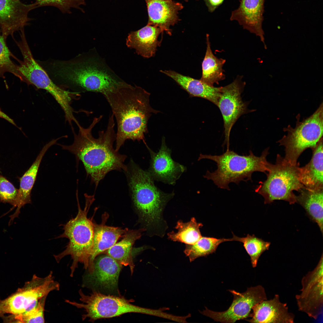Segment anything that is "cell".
Listing matches in <instances>:
<instances>
[{
  "label": "cell",
  "instance_id": "1",
  "mask_svg": "<svg viewBox=\"0 0 323 323\" xmlns=\"http://www.w3.org/2000/svg\"><path fill=\"white\" fill-rule=\"evenodd\" d=\"M50 75L60 87L78 93L91 92L103 95L129 85L115 74L95 49L69 60H54Z\"/></svg>",
  "mask_w": 323,
  "mask_h": 323
},
{
  "label": "cell",
  "instance_id": "2",
  "mask_svg": "<svg viewBox=\"0 0 323 323\" xmlns=\"http://www.w3.org/2000/svg\"><path fill=\"white\" fill-rule=\"evenodd\" d=\"M102 116L101 115L94 118L87 128L79 124L77 125L79 128L77 134L72 128L74 141L72 144H58L62 149L74 154L77 160L82 161L87 174L96 187L110 171L126 172L127 168V166L124 164L127 156L120 154L113 147L116 133L114 130L115 123L112 113L109 115L106 129L99 131L97 138H95L92 135V129Z\"/></svg>",
  "mask_w": 323,
  "mask_h": 323
},
{
  "label": "cell",
  "instance_id": "3",
  "mask_svg": "<svg viewBox=\"0 0 323 323\" xmlns=\"http://www.w3.org/2000/svg\"><path fill=\"white\" fill-rule=\"evenodd\" d=\"M150 94L141 87L129 84L103 95L109 104L117 124L115 150L118 151L127 139L145 141L147 123L153 113L160 112L150 103Z\"/></svg>",
  "mask_w": 323,
  "mask_h": 323
},
{
  "label": "cell",
  "instance_id": "4",
  "mask_svg": "<svg viewBox=\"0 0 323 323\" xmlns=\"http://www.w3.org/2000/svg\"><path fill=\"white\" fill-rule=\"evenodd\" d=\"M126 173L132 198L141 221L150 236L163 237L168 227L163 213L167 202L173 197V192L166 193L158 188L148 171L132 160Z\"/></svg>",
  "mask_w": 323,
  "mask_h": 323
},
{
  "label": "cell",
  "instance_id": "5",
  "mask_svg": "<svg viewBox=\"0 0 323 323\" xmlns=\"http://www.w3.org/2000/svg\"><path fill=\"white\" fill-rule=\"evenodd\" d=\"M269 149H265L260 157L255 156L251 150L246 155H239L229 149L219 156L201 153L198 160L207 159L215 162L217 169L213 172L207 170L204 178L212 180L218 188L229 190L230 183L238 185L242 181H252V176L255 172L266 173L268 162L266 157Z\"/></svg>",
  "mask_w": 323,
  "mask_h": 323
},
{
  "label": "cell",
  "instance_id": "6",
  "mask_svg": "<svg viewBox=\"0 0 323 323\" xmlns=\"http://www.w3.org/2000/svg\"><path fill=\"white\" fill-rule=\"evenodd\" d=\"M84 208L81 209L77 198L78 212L76 217L63 225V231L58 238H66L68 242L62 252L54 256L57 262L65 257L71 256L72 260L70 267V276L73 277L78 263L88 269L92 254L94 236V222L87 217L91 205L95 199L94 195L86 194Z\"/></svg>",
  "mask_w": 323,
  "mask_h": 323
},
{
  "label": "cell",
  "instance_id": "7",
  "mask_svg": "<svg viewBox=\"0 0 323 323\" xmlns=\"http://www.w3.org/2000/svg\"><path fill=\"white\" fill-rule=\"evenodd\" d=\"M299 164L293 165L278 154L275 164L268 162L267 179L260 182L256 192L264 198L265 204L283 200L292 204L296 202L294 191L299 192L305 187L298 176Z\"/></svg>",
  "mask_w": 323,
  "mask_h": 323
},
{
  "label": "cell",
  "instance_id": "8",
  "mask_svg": "<svg viewBox=\"0 0 323 323\" xmlns=\"http://www.w3.org/2000/svg\"><path fill=\"white\" fill-rule=\"evenodd\" d=\"M81 302L65 300L66 303L77 308L83 309L85 313L82 319L93 322L101 319L119 316L127 313H135L157 316V310L141 307L131 304L134 301L122 296L106 295L99 291H93L90 294H85L81 289L78 292Z\"/></svg>",
  "mask_w": 323,
  "mask_h": 323
},
{
  "label": "cell",
  "instance_id": "9",
  "mask_svg": "<svg viewBox=\"0 0 323 323\" xmlns=\"http://www.w3.org/2000/svg\"><path fill=\"white\" fill-rule=\"evenodd\" d=\"M323 108L322 103L313 114L301 121L300 114L298 115L295 128L289 125L284 129L287 135L278 142L284 147V158L291 164H298V159L302 153L307 148H315L322 138Z\"/></svg>",
  "mask_w": 323,
  "mask_h": 323
},
{
  "label": "cell",
  "instance_id": "10",
  "mask_svg": "<svg viewBox=\"0 0 323 323\" xmlns=\"http://www.w3.org/2000/svg\"><path fill=\"white\" fill-rule=\"evenodd\" d=\"M18 41L14 39L23 57V60L16 59L19 63L17 66L21 81L32 85L38 89L45 90L50 93L64 111L71 107L72 92L59 87L51 80L42 66L33 57L28 44L25 32L20 33Z\"/></svg>",
  "mask_w": 323,
  "mask_h": 323
},
{
  "label": "cell",
  "instance_id": "11",
  "mask_svg": "<svg viewBox=\"0 0 323 323\" xmlns=\"http://www.w3.org/2000/svg\"><path fill=\"white\" fill-rule=\"evenodd\" d=\"M60 289V284L55 280L53 272L44 277L34 275L23 287L7 298L0 300V317L7 313L22 314L33 308L42 297Z\"/></svg>",
  "mask_w": 323,
  "mask_h": 323
},
{
  "label": "cell",
  "instance_id": "12",
  "mask_svg": "<svg viewBox=\"0 0 323 323\" xmlns=\"http://www.w3.org/2000/svg\"><path fill=\"white\" fill-rule=\"evenodd\" d=\"M228 291L233 295L234 299L227 310L215 312L205 307L200 313L216 322L233 323L249 318L253 307L267 299L265 289L260 285L248 288L246 291L241 293L233 290Z\"/></svg>",
  "mask_w": 323,
  "mask_h": 323
},
{
  "label": "cell",
  "instance_id": "13",
  "mask_svg": "<svg viewBox=\"0 0 323 323\" xmlns=\"http://www.w3.org/2000/svg\"><path fill=\"white\" fill-rule=\"evenodd\" d=\"M323 254L315 267L301 280L302 288L295 299L298 310L316 319L323 313Z\"/></svg>",
  "mask_w": 323,
  "mask_h": 323
},
{
  "label": "cell",
  "instance_id": "14",
  "mask_svg": "<svg viewBox=\"0 0 323 323\" xmlns=\"http://www.w3.org/2000/svg\"><path fill=\"white\" fill-rule=\"evenodd\" d=\"M242 77L238 76L230 84L221 87L217 106L222 114L224 121L225 140L227 150H229L231 130L238 118L248 111L246 103L243 101L241 94L245 85Z\"/></svg>",
  "mask_w": 323,
  "mask_h": 323
},
{
  "label": "cell",
  "instance_id": "15",
  "mask_svg": "<svg viewBox=\"0 0 323 323\" xmlns=\"http://www.w3.org/2000/svg\"><path fill=\"white\" fill-rule=\"evenodd\" d=\"M39 7L36 2L25 4L20 1L0 0V31L6 39L17 31L24 29L31 20L29 12Z\"/></svg>",
  "mask_w": 323,
  "mask_h": 323
},
{
  "label": "cell",
  "instance_id": "16",
  "mask_svg": "<svg viewBox=\"0 0 323 323\" xmlns=\"http://www.w3.org/2000/svg\"><path fill=\"white\" fill-rule=\"evenodd\" d=\"M146 146L151 157L148 171L153 180L174 185L186 168L172 159L171 150L166 145L164 137L162 138L161 146L158 152H154L147 146Z\"/></svg>",
  "mask_w": 323,
  "mask_h": 323
},
{
  "label": "cell",
  "instance_id": "17",
  "mask_svg": "<svg viewBox=\"0 0 323 323\" xmlns=\"http://www.w3.org/2000/svg\"><path fill=\"white\" fill-rule=\"evenodd\" d=\"M94 270L85 278L87 284L92 287L109 291L116 290L122 266L107 255L95 258Z\"/></svg>",
  "mask_w": 323,
  "mask_h": 323
},
{
  "label": "cell",
  "instance_id": "18",
  "mask_svg": "<svg viewBox=\"0 0 323 323\" xmlns=\"http://www.w3.org/2000/svg\"><path fill=\"white\" fill-rule=\"evenodd\" d=\"M249 318L246 320L251 323H293L295 316L289 311L287 304L281 302L279 295L275 294L272 298L255 305Z\"/></svg>",
  "mask_w": 323,
  "mask_h": 323
},
{
  "label": "cell",
  "instance_id": "19",
  "mask_svg": "<svg viewBox=\"0 0 323 323\" xmlns=\"http://www.w3.org/2000/svg\"><path fill=\"white\" fill-rule=\"evenodd\" d=\"M148 21L147 25L160 28L170 35L171 26L179 21V11L183 8L182 4L173 0H146Z\"/></svg>",
  "mask_w": 323,
  "mask_h": 323
},
{
  "label": "cell",
  "instance_id": "20",
  "mask_svg": "<svg viewBox=\"0 0 323 323\" xmlns=\"http://www.w3.org/2000/svg\"><path fill=\"white\" fill-rule=\"evenodd\" d=\"M265 0H240L238 7L231 12V21L236 20L243 28L259 36L264 44L262 28Z\"/></svg>",
  "mask_w": 323,
  "mask_h": 323
},
{
  "label": "cell",
  "instance_id": "21",
  "mask_svg": "<svg viewBox=\"0 0 323 323\" xmlns=\"http://www.w3.org/2000/svg\"><path fill=\"white\" fill-rule=\"evenodd\" d=\"M105 214L102 217V223L97 224L94 223V236L92 254L89 273L92 274L94 270V262L96 257L108 249L115 244L119 239L123 236L128 229L109 226L105 225L107 217Z\"/></svg>",
  "mask_w": 323,
  "mask_h": 323
},
{
  "label": "cell",
  "instance_id": "22",
  "mask_svg": "<svg viewBox=\"0 0 323 323\" xmlns=\"http://www.w3.org/2000/svg\"><path fill=\"white\" fill-rule=\"evenodd\" d=\"M163 31L155 26L147 25L141 29L131 31L128 34L126 44L128 47L134 49L138 55L147 58L153 56L161 41L158 37Z\"/></svg>",
  "mask_w": 323,
  "mask_h": 323
},
{
  "label": "cell",
  "instance_id": "23",
  "mask_svg": "<svg viewBox=\"0 0 323 323\" xmlns=\"http://www.w3.org/2000/svg\"><path fill=\"white\" fill-rule=\"evenodd\" d=\"M160 72L173 80L191 97L204 98L217 105L221 87L211 86L200 79H196L172 70H161Z\"/></svg>",
  "mask_w": 323,
  "mask_h": 323
},
{
  "label": "cell",
  "instance_id": "24",
  "mask_svg": "<svg viewBox=\"0 0 323 323\" xmlns=\"http://www.w3.org/2000/svg\"><path fill=\"white\" fill-rule=\"evenodd\" d=\"M57 141V139H54L45 145L32 165L19 179L20 184L17 208L14 213L10 216L9 225L14 218L18 217L21 208L26 204L31 203V193L36 180L41 162L47 150L55 144Z\"/></svg>",
  "mask_w": 323,
  "mask_h": 323
},
{
  "label": "cell",
  "instance_id": "25",
  "mask_svg": "<svg viewBox=\"0 0 323 323\" xmlns=\"http://www.w3.org/2000/svg\"><path fill=\"white\" fill-rule=\"evenodd\" d=\"M313 155L310 162L298 168V176L301 183L306 188H323V138L312 149Z\"/></svg>",
  "mask_w": 323,
  "mask_h": 323
},
{
  "label": "cell",
  "instance_id": "26",
  "mask_svg": "<svg viewBox=\"0 0 323 323\" xmlns=\"http://www.w3.org/2000/svg\"><path fill=\"white\" fill-rule=\"evenodd\" d=\"M144 228L138 230H129L123 235V239L109 249L107 254L121 266H128L131 274L134 271V264L132 253L133 246L135 241L141 237L142 233L145 231Z\"/></svg>",
  "mask_w": 323,
  "mask_h": 323
},
{
  "label": "cell",
  "instance_id": "27",
  "mask_svg": "<svg viewBox=\"0 0 323 323\" xmlns=\"http://www.w3.org/2000/svg\"><path fill=\"white\" fill-rule=\"evenodd\" d=\"M323 189L304 188L296 196V202L305 209L311 219L318 226L322 233L323 229Z\"/></svg>",
  "mask_w": 323,
  "mask_h": 323
},
{
  "label": "cell",
  "instance_id": "28",
  "mask_svg": "<svg viewBox=\"0 0 323 323\" xmlns=\"http://www.w3.org/2000/svg\"><path fill=\"white\" fill-rule=\"evenodd\" d=\"M207 47L202 63V75L200 80L208 85L214 86L225 78L223 67L226 60L218 58L213 54L209 41V35H206Z\"/></svg>",
  "mask_w": 323,
  "mask_h": 323
},
{
  "label": "cell",
  "instance_id": "29",
  "mask_svg": "<svg viewBox=\"0 0 323 323\" xmlns=\"http://www.w3.org/2000/svg\"><path fill=\"white\" fill-rule=\"evenodd\" d=\"M203 226L201 223L197 222L194 217L187 222L179 220L175 228L177 232L172 231L168 233V238L173 241L180 242L187 245L195 243L202 237L199 228Z\"/></svg>",
  "mask_w": 323,
  "mask_h": 323
},
{
  "label": "cell",
  "instance_id": "30",
  "mask_svg": "<svg viewBox=\"0 0 323 323\" xmlns=\"http://www.w3.org/2000/svg\"><path fill=\"white\" fill-rule=\"evenodd\" d=\"M228 241H232L231 238H217L202 236L195 243L186 244L184 252L191 262L197 258L207 256L214 252L220 244Z\"/></svg>",
  "mask_w": 323,
  "mask_h": 323
},
{
  "label": "cell",
  "instance_id": "31",
  "mask_svg": "<svg viewBox=\"0 0 323 323\" xmlns=\"http://www.w3.org/2000/svg\"><path fill=\"white\" fill-rule=\"evenodd\" d=\"M232 241L242 243L246 252L250 257L251 263L253 267L257 266L259 259L261 255L269 249L270 245L269 242L264 241L255 237L254 235L249 234L245 237H239L233 234Z\"/></svg>",
  "mask_w": 323,
  "mask_h": 323
},
{
  "label": "cell",
  "instance_id": "32",
  "mask_svg": "<svg viewBox=\"0 0 323 323\" xmlns=\"http://www.w3.org/2000/svg\"><path fill=\"white\" fill-rule=\"evenodd\" d=\"M47 296L40 299L36 305L28 311L20 315H12L7 317L6 320L10 322L45 323V308Z\"/></svg>",
  "mask_w": 323,
  "mask_h": 323
},
{
  "label": "cell",
  "instance_id": "33",
  "mask_svg": "<svg viewBox=\"0 0 323 323\" xmlns=\"http://www.w3.org/2000/svg\"><path fill=\"white\" fill-rule=\"evenodd\" d=\"M11 57H15L7 47L6 39L0 34V78H4L5 74L9 72L20 78L17 65L12 61Z\"/></svg>",
  "mask_w": 323,
  "mask_h": 323
},
{
  "label": "cell",
  "instance_id": "34",
  "mask_svg": "<svg viewBox=\"0 0 323 323\" xmlns=\"http://www.w3.org/2000/svg\"><path fill=\"white\" fill-rule=\"evenodd\" d=\"M19 189L5 177L0 174V201L16 207L18 201Z\"/></svg>",
  "mask_w": 323,
  "mask_h": 323
},
{
  "label": "cell",
  "instance_id": "35",
  "mask_svg": "<svg viewBox=\"0 0 323 323\" xmlns=\"http://www.w3.org/2000/svg\"><path fill=\"white\" fill-rule=\"evenodd\" d=\"M20 1L21 0H16ZM39 7L52 6L58 8L64 13H71V9H78L83 12L81 5H85V0H35Z\"/></svg>",
  "mask_w": 323,
  "mask_h": 323
},
{
  "label": "cell",
  "instance_id": "36",
  "mask_svg": "<svg viewBox=\"0 0 323 323\" xmlns=\"http://www.w3.org/2000/svg\"><path fill=\"white\" fill-rule=\"evenodd\" d=\"M208 11L213 12L218 7L223 4L225 0H204Z\"/></svg>",
  "mask_w": 323,
  "mask_h": 323
},
{
  "label": "cell",
  "instance_id": "37",
  "mask_svg": "<svg viewBox=\"0 0 323 323\" xmlns=\"http://www.w3.org/2000/svg\"><path fill=\"white\" fill-rule=\"evenodd\" d=\"M0 118H4L5 120L7 121L10 123L16 126L17 128H18L20 130L22 131L21 129L17 126L16 124H15L13 120L10 118L7 115H6L4 112H3L1 110L0 108Z\"/></svg>",
  "mask_w": 323,
  "mask_h": 323
},
{
  "label": "cell",
  "instance_id": "38",
  "mask_svg": "<svg viewBox=\"0 0 323 323\" xmlns=\"http://www.w3.org/2000/svg\"><path fill=\"white\" fill-rule=\"evenodd\" d=\"M184 0V1H187V0Z\"/></svg>",
  "mask_w": 323,
  "mask_h": 323
}]
</instances>
